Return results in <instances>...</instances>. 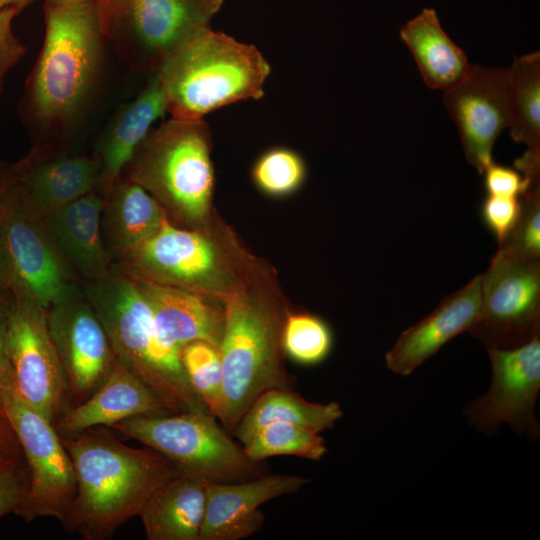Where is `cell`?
Masks as SVG:
<instances>
[{"mask_svg":"<svg viewBox=\"0 0 540 540\" xmlns=\"http://www.w3.org/2000/svg\"><path fill=\"white\" fill-rule=\"evenodd\" d=\"M481 305V275L446 296L437 308L406 329L385 356L392 372L407 376L448 341L468 332Z\"/></svg>","mask_w":540,"mask_h":540,"instance_id":"cell-19","label":"cell"},{"mask_svg":"<svg viewBox=\"0 0 540 540\" xmlns=\"http://www.w3.org/2000/svg\"><path fill=\"white\" fill-rule=\"evenodd\" d=\"M509 69L472 64L467 76L444 91L443 104L455 122L467 161L482 174L492 149L510 123Z\"/></svg>","mask_w":540,"mask_h":540,"instance_id":"cell-16","label":"cell"},{"mask_svg":"<svg viewBox=\"0 0 540 540\" xmlns=\"http://www.w3.org/2000/svg\"><path fill=\"white\" fill-rule=\"evenodd\" d=\"M428 87L446 91L462 81L471 69L464 51L443 30L436 11L423 9L400 29Z\"/></svg>","mask_w":540,"mask_h":540,"instance_id":"cell-26","label":"cell"},{"mask_svg":"<svg viewBox=\"0 0 540 540\" xmlns=\"http://www.w3.org/2000/svg\"><path fill=\"white\" fill-rule=\"evenodd\" d=\"M521 200L518 222L499 249L522 258L540 259V186L530 187Z\"/></svg>","mask_w":540,"mask_h":540,"instance_id":"cell-33","label":"cell"},{"mask_svg":"<svg viewBox=\"0 0 540 540\" xmlns=\"http://www.w3.org/2000/svg\"><path fill=\"white\" fill-rule=\"evenodd\" d=\"M7 289H8V287L0 286V297L6 292Z\"/></svg>","mask_w":540,"mask_h":540,"instance_id":"cell-43","label":"cell"},{"mask_svg":"<svg viewBox=\"0 0 540 540\" xmlns=\"http://www.w3.org/2000/svg\"><path fill=\"white\" fill-rule=\"evenodd\" d=\"M110 427L164 455L181 473L207 481L239 482L264 474L210 413L142 414Z\"/></svg>","mask_w":540,"mask_h":540,"instance_id":"cell-7","label":"cell"},{"mask_svg":"<svg viewBox=\"0 0 540 540\" xmlns=\"http://www.w3.org/2000/svg\"><path fill=\"white\" fill-rule=\"evenodd\" d=\"M244 452L254 462L264 459L291 455L318 461L327 452L324 438L305 427L285 422L268 424L243 445Z\"/></svg>","mask_w":540,"mask_h":540,"instance_id":"cell-29","label":"cell"},{"mask_svg":"<svg viewBox=\"0 0 540 540\" xmlns=\"http://www.w3.org/2000/svg\"><path fill=\"white\" fill-rule=\"evenodd\" d=\"M131 279L146 298L157 331L166 345L178 351L193 341H205L219 347L224 312H217L201 296L189 290Z\"/></svg>","mask_w":540,"mask_h":540,"instance_id":"cell-23","label":"cell"},{"mask_svg":"<svg viewBox=\"0 0 540 540\" xmlns=\"http://www.w3.org/2000/svg\"><path fill=\"white\" fill-rule=\"evenodd\" d=\"M306 174L302 158L292 150L276 148L263 154L253 169V180L263 192L284 196L298 189Z\"/></svg>","mask_w":540,"mask_h":540,"instance_id":"cell-32","label":"cell"},{"mask_svg":"<svg viewBox=\"0 0 540 540\" xmlns=\"http://www.w3.org/2000/svg\"><path fill=\"white\" fill-rule=\"evenodd\" d=\"M0 408L16 434L28 471L26 494L16 514L25 521L49 516L62 522L76 494V478L60 435L15 387L0 391Z\"/></svg>","mask_w":540,"mask_h":540,"instance_id":"cell-10","label":"cell"},{"mask_svg":"<svg viewBox=\"0 0 540 540\" xmlns=\"http://www.w3.org/2000/svg\"><path fill=\"white\" fill-rule=\"evenodd\" d=\"M123 274L197 293L212 289L221 279L218 252L196 231L168 220L138 247L113 263Z\"/></svg>","mask_w":540,"mask_h":540,"instance_id":"cell-15","label":"cell"},{"mask_svg":"<svg viewBox=\"0 0 540 540\" xmlns=\"http://www.w3.org/2000/svg\"><path fill=\"white\" fill-rule=\"evenodd\" d=\"M33 1L34 0H0V10L10 6H15L21 10L24 6Z\"/></svg>","mask_w":540,"mask_h":540,"instance_id":"cell-42","label":"cell"},{"mask_svg":"<svg viewBox=\"0 0 540 540\" xmlns=\"http://www.w3.org/2000/svg\"><path fill=\"white\" fill-rule=\"evenodd\" d=\"M164 412L169 411L155 393L116 360L102 385L53 426L60 436H71L92 427H110L137 415Z\"/></svg>","mask_w":540,"mask_h":540,"instance_id":"cell-22","label":"cell"},{"mask_svg":"<svg viewBox=\"0 0 540 540\" xmlns=\"http://www.w3.org/2000/svg\"><path fill=\"white\" fill-rule=\"evenodd\" d=\"M180 359L190 385L218 418L223 403V370L218 348L205 341H193L181 348Z\"/></svg>","mask_w":540,"mask_h":540,"instance_id":"cell-30","label":"cell"},{"mask_svg":"<svg viewBox=\"0 0 540 540\" xmlns=\"http://www.w3.org/2000/svg\"><path fill=\"white\" fill-rule=\"evenodd\" d=\"M0 297V391L15 387L14 376L6 348L7 300Z\"/></svg>","mask_w":540,"mask_h":540,"instance_id":"cell-38","label":"cell"},{"mask_svg":"<svg viewBox=\"0 0 540 540\" xmlns=\"http://www.w3.org/2000/svg\"><path fill=\"white\" fill-rule=\"evenodd\" d=\"M492 382L488 391L469 402L464 414L482 432L495 433L502 423L532 440L539 436L536 400L540 390V334L512 348H486Z\"/></svg>","mask_w":540,"mask_h":540,"instance_id":"cell-13","label":"cell"},{"mask_svg":"<svg viewBox=\"0 0 540 540\" xmlns=\"http://www.w3.org/2000/svg\"><path fill=\"white\" fill-rule=\"evenodd\" d=\"M468 332L497 349L522 346L540 334V259L498 249L481 274V305Z\"/></svg>","mask_w":540,"mask_h":540,"instance_id":"cell-11","label":"cell"},{"mask_svg":"<svg viewBox=\"0 0 540 540\" xmlns=\"http://www.w3.org/2000/svg\"><path fill=\"white\" fill-rule=\"evenodd\" d=\"M223 0H99L105 39L140 68L155 70L188 36L209 25Z\"/></svg>","mask_w":540,"mask_h":540,"instance_id":"cell-9","label":"cell"},{"mask_svg":"<svg viewBox=\"0 0 540 540\" xmlns=\"http://www.w3.org/2000/svg\"><path fill=\"white\" fill-rule=\"evenodd\" d=\"M5 172H6V163L0 162V209L5 200V192H6Z\"/></svg>","mask_w":540,"mask_h":540,"instance_id":"cell-41","label":"cell"},{"mask_svg":"<svg viewBox=\"0 0 540 540\" xmlns=\"http://www.w3.org/2000/svg\"><path fill=\"white\" fill-rule=\"evenodd\" d=\"M6 300V348L16 391L54 425L72 408V402L49 331L46 308L13 283L7 289Z\"/></svg>","mask_w":540,"mask_h":540,"instance_id":"cell-8","label":"cell"},{"mask_svg":"<svg viewBox=\"0 0 540 540\" xmlns=\"http://www.w3.org/2000/svg\"><path fill=\"white\" fill-rule=\"evenodd\" d=\"M487 195L521 197L532 185L521 172L492 162L482 173Z\"/></svg>","mask_w":540,"mask_h":540,"instance_id":"cell-36","label":"cell"},{"mask_svg":"<svg viewBox=\"0 0 540 540\" xmlns=\"http://www.w3.org/2000/svg\"><path fill=\"white\" fill-rule=\"evenodd\" d=\"M510 135L527 150L514 162L532 184H540V53L515 57L509 68Z\"/></svg>","mask_w":540,"mask_h":540,"instance_id":"cell-27","label":"cell"},{"mask_svg":"<svg viewBox=\"0 0 540 540\" xmlns=\"http://www.w3.org/2000/svg\"><path fill=\"white\" fill-rule=\"evenodd\" d=\"M310 480L291 474H263L239 482L205 481L206 505L199 540H241L262 529L259 507L298 492Z\"/></svg>","mask_w":540,"mask_h":540,"instance_id":"cell-18","label":"cell"},{"mask_svg":"<svg viewBox=\"0 0 540 540\" xmlns=\"http://www.w3.org/2000/svg\"><path fill=\"white\" fill-rule=\"evenodd\" d=\"M60 439L76 478V494L62 524L86 540L110 538L139 515L163 483L181 473L156 450L127 446L99 426Z\"/></svg>","mask_w":540,"mask_h":540,"instance_id":"cell-1","label":"cell"},{"mask_svg":"<svg viewBox=\"0 0 540 540\" xmlns=\"http://www.w3.org/2000/svg\"><path fill=\"white\" fill-rule=\"evenodd\" d=\"M13 279L12 269L5 247V243L0 232V286L9 287Z\"/></svg>","mask_w":540,"mask_h":540,"instance_id":"cell-40","label":"cell"},{"mask_svg":"<svg viewBox=\"0 0 540 540\" xmlns=\"http://www.w3.org/2000/svg\"><path fill=\"white\" fill-rule=\"evenodd\" d=\"M82 284L116 360L150 388L169 412L210 413L188 381L180 351L161 339L151 308L134 281L112 267L104 277Z\"/></svg>","mask_w":540,"mask_h":540,"instance_id":"cell-4","label":"cell"},{"mask_svg":"<svg viewBox=\"0 0 540 540\" xmlns=\"http://www.w3.org/2000/svg\"><path fill=\"white\" fill-rule=\"evenodd\" d=\"M0 232L12 269L11 283L28 291L45 308L81 282L64 261L42 220L28 214L7 186L0 209Z\"/></svg>","mask_w":540,"mask_h":540,"instance_id":"cell-17","label":"cell"},{"mask_svg":"<svg viewBox=\"0 0 540 540\" xmlns=\"http://www.w3.org/2000/svg\"><path fill=\"white\" fill-rule=\"evenodd\" d=\"M98 179L93 153L72 152L52 142H39L18 162L6 163L8 191L38 220L97 190Z\"/></svg>","mask_w":540,"mask_h":540,"instance_id":"cell-14","label":"cell"},{"mask_svg":"<svg viewBox=\"0 0 540 540\" xmlns=\"http://www.w3.org/2000/svg\"><path fill=\"white\" fill-rule=\"evenodd\" d=\"M19 11L15 6L0 10V91L6 74L22 58L26 50L12 29L13 18Z\"/></svg>","mask_w":540,"mask_h":540,"instance_id":"cell-37","label":"cell"},{"mask_svg":"<svg viewBox=\"0 0 540 540\" xmlns=\"http://www.w3.org/2000/svg\"><path fill=\"white\" fill-rule=\"evenodd\" d=\"M284 353L303 365H315L329 355L333 337L327 323L312 314L299 313L287 317L282 331Z\"/></svg>","mask_w":540,"mask_h":540,"instance_id":"cell-31","label":"cell"},{"mask_svg":"<svg viewBox=\"0 0 540 540\" xmlns=\"http://www.w3.org/2000/svg\"><path fill=\"white\" fill-rule=\"evenodd\" d=\"M103 197L101 233L113 263L152 236L167 218L143 187L125 177Z\"/></svg>","mask_w":540,"mask_h":540,"instance_id":"cell-24","label":"cell"},{"mask_svg":"<svg viewBox=\"0 0 540 540\" xmlns=\"http://www.w3.org/2000/svg\"><path fill=\"white\" fill-rule=\"evenodd\" d=\"M21 457L24 456L16 434L0 408V463Z\"/></svg>","mask_w":540,"mask_h":540,"instance_id":"cell-39","label":"cell"},{"mask_svg":"<svg viewBox=\"0 0 540 540\" xmlns=\"http://www.w3.org/2000/svg\"><path fill=\"white\" fill-rule=\"evenodd\" d=\"M44 1H47V0H44Z\"/></svg>","mask_w":540,"mask_h":540,"instance_id":"cell-44","label":"cell"},{"mask_svg":"<svg viewBox=\"0 0 540 540\" xmlns=\"http://www.w3.org/2000/svg\"><path fill=\"white\" fill-rule=\"evenodd\" d=\"M205 481L179 473L150 496L138 515L148 540H199L206 505Z\"/></svg>","mask_w":540,"mask_h":540,"instance_id":"cell-25","label":"cell"},{"mask_svg":"<svg viewBox=\"0 0 540 540\" xmlns=\"http://www.w3.org/2000/svg\"><path fill=\"white\" fill-rule=\"evenodd\" d=\"M342 416L336 402L314 403L290 389L273 388L257 397L232 435L243 446L256 431L275 422L292 423L320 433L332 428Z\"/></svg>","mask_w":540,"mask_h":540,"instance_id":"cell-28","label":"cell"},{"mask_svg":"<svg viewBox=\"0 0 540 540\" xmlns=\"http://www.w3.org/2000/svg\"><path fill=\"white\" fill-rule=\"evenodd\" d=\"M121 177L143 187L165 214L188 224L203 221L214 186L207 123L173 117L161 123L139 145Z\"/></svg>","mask_w":540,"mask_h":540,"instance_id":"cell-5","label":"cell"},{"mask_svg":"<svg viewBox=\"0 0 540 540\" xmlns=\"http://www.w3.org/2000/svg\"><path fill=\"white\" fill-rule=\"evenodd\" d=\"M104 197L93 190L42 220L66 264L82 282L107 275L113 262L101 233Z\"/></svg>","mask_w":540,"mask_h":540,"instance_id":"cell-20","label":"cell"},{"mask_svg":"<svg viewBox=\"0 0 540 540\" xmlns=\"http://www.w3.org/2000/svg\"><path fill=\"white\" fill-rule=\"evenodd\" d=\"M166 113L164 91L155 74L136 98L119 109L92 152L99 164L97 191L102 196L120 179L151 126Z\"/></svg>","mask_w":540,"mask_h":540,"instance_id":"cell-21","label":"cell"},{"mask_svg":"<svg viewBox=\"0 0 540 540\" xmlns=\"http://www.w3.org/2000/svg\"><path fill=\"white\" fill-rule=\"evenodd\" d=\"M46 313L73 407L87 400L102 385L116 358L82 282L74 284L50 304Z\"/></svg>","mask_w":540,"mask_h":540,"instance_id":"cell-12","label":"cell"},{"mask_svg":"<svg viewBox=\"0 0 540 540\" xmlns=\"http://www.w3.org/2000/svg\"><path fill=\"white\" fill-rule=\"evenodd\" d=\"M271 68L253 45L204 26L178 45L156 75L167 113L178 119H203L224 106L264 95Z\"/></svg>","mask_w":540,"mask_h":540,"instance_id":"cell-3","label":"cell"},{"mask_svg":"<svg viewBox=\"0 0 540 540\" xmlns=\"http://www.w3.org/2000/svg\"><path fill=\"white\" fill-rule=\"evenodd\" d=\"M284 321L245 298L227 303L218 347L223 403L217 420L231 435L258 396L269 389L291 387L282 364Z\"/></svg>","mask_w":540,"mask_h":540,"instance_id":"cell-6","label":"cell"},{"mask_svg":"<svg viewBox=\"0 0 540 540\" xmlns=\"http://www.w3.org/2000/svg\"><path fill=\"white\" fill-rule=\"evenodd\" d=\"M45 35L26 89L30 119L43 134L67 127L98 80L105 36L99 0H47Z\"/></svg>","mask_w":540,"mask_h":540,"instance_id":"cell-2","label":"cell"},{"mask_svg":"<svg viewBox=\"0 0 540 540\" xmlns=\"http://www.w3.org/2000/svg\"><path fill=\"white\" fill-rule=\"evenodd\" d=\"M24 457L0 463V517L21 506L28 485V471Z\"/></svg>","mask_w":540,"mask_h":540,"instance_id":"cell-35","label":"cell"},{"mask_svg":"<svg viewBox=\"0 0 540 540\" xmlns=\"http://www.w3.org/2000/svg\"><path fill=\"white\" fill-rule=\"evenodd\" d=\"M522 210L521 197L487 195L481 216L486 227L501 245L515 228Z\"/></svg>","mask_w":540,"mask_h":540,"instance_id":"cell-34","label":"cell"}]
</instances>
